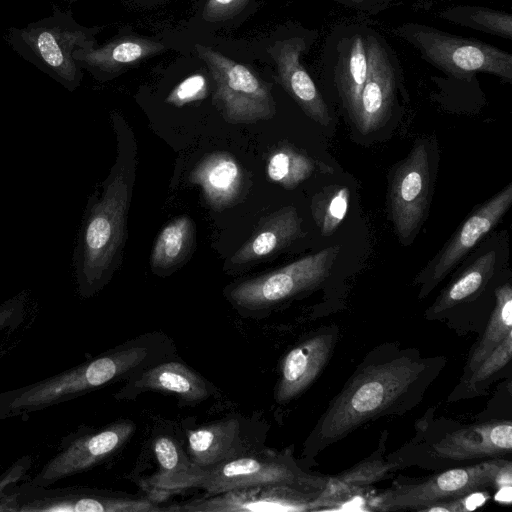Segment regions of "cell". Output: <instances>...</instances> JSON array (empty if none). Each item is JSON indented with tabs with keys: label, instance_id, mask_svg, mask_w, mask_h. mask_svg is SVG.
Segmentation results:
<instances>
[{
	"label": "cell",
	"instance_id": "obj_1",
	"mask_svg": "<svg viewBox=\"0 0 512 512\" xmlns=\"http://www.w3.org/2000/svg\"><path fill=\"white\" fill-rule=\"evenodd\" d=\"M445 362L444 357L424 358L417 351L387 345L374 349L320 417L305 453L314 456L369 421L411 409Z\"/></svg>",
	"mask_w": 512,
	"mask_h": 512
},
{
	"label": "cell",
	"instance_id": "obj_2",
	"mask_svg": "<svg viewBox=\"0 0 512 512\" xmlns=\"http://www.w3.org/2000/svg\"><path fill=\"white\" fill-rule=\"evenodd\" d=\"M117 157L110 174L87 202L73 254L78 291L91 297L111 280L119 267L127 239V215L136 167V143L131 128L113 116Z\"/></svg>",
	"mask_w": 512,
	"mask_h": 512
},
{
	"label": "cell",
	"instance_id": "obj_3",
	"mask_svg": "<svg viewBox=\"0 0 512 512\" xmlns=\"http://www.w3.org/2000/svg\"><path fill=\"white\" fill-rule=\"evenodd\" d=\"M176 357L173 340L161 331L147 332L98 357L15 393L10 411L43 408L118 381Z\"/></svg>",
	"mask_w": 512,
	"mask_h": 512
},
{
	"label": "cell",
	"instance_id": "obj_4",
	"mask_svg": "<svg viewBox=\"0 0 512 512\" xmlns=\"http://www.w3.org/2000/svg\"><path fill=\"white\" fill-rule=\"evenodd\" d=\"M97 28L77 23L71 10L53 7L52 14L24 27H11L6 42L21 58L72 92L82 80L75 50L95 43Z\"/></svg>",
	"mask_w": 512,
	"mask_h": 512
},
{
	"label": "cell",
	"instance_id": "obj_5",
	"mask_svg": "<svg viewBox=\"0 0 512 512\" xmlns=\"http://www.w3.org/2000/svg\"><path fill=\"white\" fill-rule=\"evenodd\" d=\"M393 34L454 80L470 81L477 73H486L504 83L512 82V55L499 47L417 22L401 23L393 28Z\"/></svg>",
	"mask_w": 512,
	"mask_h": 512
},
{
	"label": "cell",
	"instance_id": "obj_6",
	"mask_svg": "<svg viewBox=\"0 0 512 512\" xmlns=\"http://www.w3.org/2000/svg\"><path fill=\"white\" fill-rule=\"evenodd\" d=\"M340 247L329 246L271 272L232 284L225 296L245 317L260 318L287 300L320 286L329 276Z\"/></svg>",
	"mask_w": 512,
	"mask_h": 512
},
{
	"label": "cell",
	"instance_id": "obj_7",
	"mask_svg": "<svg viewBox=\"0 0 512 512\" xmlns=\"http://www.w3.org/2000/svg\"><path fill=\"white\" fill-rule=\"evenodd\" d=\"M198 57L206 64L215 84L214 103L225 121L251 124L276 114L271 84L250 67L236 62L206 45L195 44Z\"/></svg>",
	"mask_w": 512,
	"mask_h": 512
},
{
	"label": "cell",
	"instance_id": "obj_8",
	"mask_svg": "<svg viewBox=\"0 0 512 512\" xmlns=\"http://www.w3.org/2000/svg\"><path fill=\"white\" fill-rule=\"evenodd\" d=\"M327 477L305 472L288 452L262 447L202 470L197 488L209 494L261 485H286L319 493Z\"/></svg>",
	"mask_w": 512,
	"mask_h": 512
},
{
	"label": "cell",
	"instance_id": "obj_9",
	"mask_svg": "<svg viewBox=\"0 0 512 512\" xmlns=\"http://www.w3.org/2000/svg\"><path fill=\"white\" fill-rule=\"evenodd\" d=\"M506 462L493 459L450 469L421 482L399 485L380 493L371 505L380 511H426L441 502L495 487L496 478Z\"/></svg>",
	"mask_w": 512,
	"mask_h": 512
},
{
	"label": "cell",
	"instance_id": "obj_10",
	"mask_svg": "<svg viewBox=\"0 0 512 512\" xmlns=\"http://www.w3.org/2000/svg\"><path fill=\"white\" fill-rule=\"evenodd\" d=\"M368 25L365 22L335 25L326 38L322 55L324 77L353 123L368 74Z\"/></svg>",
	"mask_w": 512,
	"mask_h": 512
},
{
	"label": "cell",
	"instance_id": "obj_11",
	"mask_svg": "<svg viewBox=\"0 0 512 512\" xmlns=\"http://www.w3.org/2000/svg\"><path fill=\"white\" fill-rule=\"evenodd\" d=\"M368 74L361 91L354 124L367 134L381 128L390 118L397 95L403 90L401 62L387 39L368 25Z\"/></svg>",
	"mask_w": 512,
	"mask_h": 512
},
{
	"label": "cell",
	"instance_id": "obj_12",
	"mask_svg": "<svg viewBox=\"0 0 512 512\" xmlns=\"http://www.w3.org/2000/svg\"><path fill=\"white\" fill-rule=\"evenodd\" d=\"M186 451L202 470L264 447L266 425L244 416L227 417L188 429Z\"/></svg>",
	"mask_w": 512,
	"mask_h": 512
},
{
	"label": "cell",
	"instance_id": "obj_13",
	"mask_svg": "<svg viewBox=\"0 0 512 512\" xmlns=\"http://www.w3.org/2000/svg\"><path fill=\"white\" fill-rule=\"evenodd\" d=\"M430 186L428 149L424 143L418 144L397 166L389 186L392 222L404 244L412 241L426 217Z\"/></svg>",
	"mask_w": 512,
	"mask_h": 512
},
{
	"label": "cell",
	"instance_id": "obj_14",
	"mask_svg": "<svg viewBox=\"0 0 512 512\" xmlns=\"http://www.w3.org/2000/svg\"><path fill=\"white\" fill-rule=\"evenodd\" d=\"M512 204V184H508L478 207L456 230L443 249L416 278L425 297L468 254L505 215Z\"/></svg>",
	"mask_w": 512,
	"mask_h": 512
},
{
	"label": "cell",
	"instance_id": "obj_15",
	"mask_svg": "<svg viewBox=\"0 0 512 512\" xmlns=\"http://www.w3.org/2000/svg\"><path fill=\"white\" fill-rule=\"evenodd\" d=\"M319 493L286 485H261L232 489L162 507L166 512L309 511Z\"/></svg>",
	"mask_w": 512,
	"mask_h": 512
},
{
	"label": "cell",
	"instance_id": "obj_16",
	"mask_svg": "<svg viewBox=\"0 0 512 512\" xmlns=\"http://www.w3.org/2000/svg\"><path fill=\"white\" fill-rule=\"evenodd\" d=\"M135 428L132 420L121 419L79 436L44 466L33 484H51L95 466L121 449L134 434Z\"/></svg>",
	"mask_w": 512,
	"mask_h": 512
},
{
	"label": "cell",
	"instance_id": "obj_17",
	"mask_svg": "<svg viewBox=\"0 0 512 512\" xmlns=\"http://www.w3.org/2000/svg\"><path fill=\"white\" fill-rule=\"evenodd\" d=\"M316 35V32H309L277 40L267 52L275 63L276 79L282 88L309 118L328 126L332 121L329 107L301 62V56L308 51Z\"/></svg>",
	"mask_w": 512,
	"mask_h": 512
},
{
	"label": "cell",
	"instance_id": "obj_18",
	"mask_svg": "<svg viewBox=\"0 0 512 512\" xmlns=\"http://www.w3.org/2000/svg\"><path fill=\"white\" fill-rule=\"evenodd\" d=\"M145 392L176 395L181 401L196 404L206 400L213 386L191 367L174 358L156 363L124 381L117 400H134Z\"/></svg>",
	"mask_w": 512,
	"mask_h": 512
},
{
	"label": "cell",
	"instance_id": "obj_19",
	"mask_svg": "<svg viewBox=\"0 0 512 512\" xmlns=\"http://www.w3.org/2000/svg\"><path fill=\"white\" fill-rule=\"evenodd\" d=\"M336 336L320 333L305 339L283 358L274 398L280 404L299 396L317 378L328 362Z\"/></svg>",
	"mask_w": 512,
	"mask_h": 512
},
{
	"label": "cell",
	"instance_id": "obj_20",
	"mask_svg": "<svg viewBox=\"0 0 512 512\" xmlns=\"http://www.w3.org/2000/svg\"><path fill=\"white\" fill-rule=\"evenodd\" d=\"M157 470L145 480L152 500L159 503L170 495L197 488L202 469L195 465L181 443L170 435H159L152 442Z\"/></svg>",
	"mask_w": 512,
	"mask_h": 512
},
{
	"label": "cell",
	"instance_id": "obj_21",
	"mask_svg": "<svg viewBox=\"0 0 512 512\" xmlns=\"http://www.w3.org/2000/svg\"><path fill=\"white\" fill-rule=\"evenodd\" d=\"M165 50L163 44L150 38L122 35L97 46L96 42L74 51L75 61L97 78L115 75Z\"/></svg>",
	"mask_w": 512,
	"mask_h": 512
},
{
	"label": "cell",
	"instance_id": "obj_22",
	"mask_svg": "<svg viewBox=\"0 0 512 512\" xmlns=\"http://www.w3.org/2000/svg\"><path fill=\"white\" fill-rule=\"evenodd\" d=\"M24 511L73 512H161L162 507L149 496L100 490H80L43 495L23 505Z\"/></svg>",
	"mask_w": 512,
	"mask_h": 512
},
{
	"label": "cell",
	"instance_id": "obj_23",
	"mask_svg": "<svg viewBox=\"0 0 512 512\" xmlns=\"http://www.w3.org/2000/svg\"><path fill=\"white\" fill-rule=\"evenodd\" d=\"M433 447L440 457L458 461L501 456L512 450V423L503 420L471 425L447 434Z\"/></svg>",
	"mask_w": 512,
	"mask_h": 512
},
{
	"label": "cell",
	"instance_id": "obj_24",
	"mask_svg": "<svg viewBox=\"0 0 512 512\" xmlns=\"http://www.w3.org/2000/svg\"><path fill=\"white\" fill-rule=\"evenodd\" d=\"M188 180L201 187L205 201L215 211L234 205L244 184L239 163L233 155L223 151L201 158L192 169Z\"/></svg>",
	"mask_w": 512,
	"mask_h": 512
},
{
	"label": "cell",
	"instance_id": "obj_25",
	"mask_svg": "<svg viewBox=\"0 0 512 512\" xmlns=\"http://www.w3.org/2000/svg\"><path fill=\"white\" fill-rule=\"evenodd\" d=\"M302 219L293 206L283 207L262 219L253 235L229 258L228 267L254 263L282 250L302 237Z\"/></svg>",
	"mask_w": 512,
	"mask_h": 512
},
{
	"label": "cell",
	"instance_id": "obj_26",
	"mask_svg": "<svg viewBox=\"0 0 512 512\" xmlns=\"http://www.w3.org/2000/svg\"><path fill=\"white\" fill-rule=\"evenodd\" d=\"M382 440L380 449L352 468L328 477L325 487L312 501L309 511L334 508L362 494L372 484L385 478L396 469L397 464L388 462L381 455L385 448Z\"/></svg>",
	"mask_w": 512,
	"mask_h": 512
},
{
	"label": "cell",
	"instance_id": "obj_27",
	"mask_svg": "<svg viewBox=\"0 0 512 512\" xmlns=\"http://www.w3.org/2000/svg\"><path fill=\"white\" fill-rule=\"evenodd\" d=\"M195 228L188 216L170 221L159 233L154 243L150 264L157 274H165L181 265L191 252Z\"/></svg>",
	"mask_w": 512,
	"mask_h": 512
},
{
	"label": "cell",
	"instance_id": "obj_28",
	"mask_svg": "<svg viewBox=\"0 0 512 512\" xmlns=\"http://www.w3.org/2000/svg\"><path fill=\"white\" fill-rule=\"evenodd\" d=\"M495 263V251H489L479 256L442 291L428 310V314L435 315L445 312L477 294L492 277Z\"/></svg>",
	"mask_w": 512,
	"mask_h": 512
},
{
	"label": "cell",
	"instance_id": "obj_29",
	"mask_svg": "<svg viewBox=\"0 0 512 512\" xmlns=\"http://www.w3.org/2000/svg\"><path fill=\"white\" fill-rule=\"evenodd\" d=\"M442 20L512 40V15L508 12L476 5H452L435 12Z\"/></svg>",
	"mask_w": 512,
	"mask_h": 512
},
{
	"label": "cell",
	"instance_id": "obj_30",
	"mask_svg": "<svg viewBox=\"0 0 512 512\" xmlns=\"http://www.w3.org/2000/svg\"><path fill=\"white\" fill-rule=\"evenodd\" d=\"M496 303L479 343L471 352L467 370L472 372L512 332V288L509 283L495 290Z\"/></svg>",
	"mask_w": 512,
	"mask_h": 512
},
{
	"label": "cell",
	"instance_id": "obj_31",
	"mask_svg": "<svg viewBox=\"0 0 512 512\" xmlns=\"http://www.w3.org/2000/svg\"><path fill=\"white\" fill-rule=\"evenodd\" d=\"M320 164L290 145L273 151L267 162L269 179L285 189H293L309 178Z\"/></svg>",
	"mask_w": 512,
	"mask_h": 512
},
{
	"label": "cell",
	"instance_id": "obj_32",
	"mask_svg": "<svg viewBox=\"0 0 512 512\" xmlns=\"http://www.w3.org/2000/svg\"><path fill=\"white\" fill-rule=\"evenodd\" d=\"M350 191L346 186L333 185L316 194L311 202L314 220L323 236L331 235L346 216Z\"/></svg>",
	"mask_w": 512,
	"mask_h": 512
},
{
	"label": "cell",
	"instance_id": "obj_33",
	"mask_svg": "<svg viewBox=\"0 0 512 512\" xmlns=\"http://www.w3.org/2000/svg\"><path fill=\"white\" fill-rule=\"evenodd\" d=\"M512 357V332L471 372L469 387L475 386L504 368Z\"/></svg>",
	"mask_w": 512,
	"mask_h": 512
},
{
	"label": "cell",
	"instance_id": "obj_34",
	"mask_svg": "<svg viewBox=\"0 0 512 512\" xmlns=\"http://www.w3.org/2000/svg\"><path fill=\"white\" fill-rule=\"evenodd\" d=\"M207 96V81L202 74H193L175 86L168 94L165 102L182 107L191 102L199 101Z\"/></svg>",
	"mask_w": 512,
	"mask_h": 512
},
{
	"label": "cell",
	"instance_id": "obj_35",
	"mask_svg": "<svg viewBox=\"0 0 512 512\" xmlns=\"http://www.w3.org/2000/svg\"><path fill=\"white\" fill-rule=\"evenodd\" d=\"M249 0H207L202 17L207 22H219L237 15Z\"/></svg>",
	"mask_w": 512,
	"mask_h": 512
},
{
	"label": "cell",
	"instance_id": "obj_36",
	"mask_svg": "<svg viewBox=\"0 0 512 512\" xmlns=\"http://www.w3.org/2000/svg\"><path fill=\"white\" fill-rule=\"evenodd\" d=\"M489 497V493L481 490L476 491L465 496L441 502L426 511H467L475 509L476 507L482 505L485 500Z\"/></svg>",
	"mask_w": 512,
	"mask_h": 512
},
{
	"label": "cell",
	"instance_id": "obj_37",
	"mask_svg": "<svg viewBox=\"0 0 512 512\" xmlns=\"http://www.w3.org/2000/svg\"><path fill=\"white\" fill-rule=\"evenodd\" d=\"M334 3L367 15H377L402 0H332Z\"/></svg>",
	"mask_w": 512,
	"mask_h": 512
},
{
	"label": "cell",
	"instance_id": "obj_38",
	"mask_svg": "<svg viewBox=\"0 0 512 512\" xmlns=\"http://www.w3.org/2000/svg\"><path fill=\"white\" fill-rule=\"evenodd\" d=\"M22 300L15 298L0 307V328L8 324L21 311Z\"/></svg>",
	"mask_w": 512,
	"mask_h": 512
},
{
	"label": "cell",
	"instance_id": "obj_39",
	"mask_svg": "<svg viewBox=\"0 0 512 512\" xmlns=\"http://www.w3.org/2000/svg\"><path fill=\"white\" fill-rule=\"evenodd\" d=\"M24 469V466H15V468H13L9 474L0 481V491L5 488L9 483H11L12 481H15L16 478H18L20 476V474L22 473Z\"/></svg>",
	"mask_w": 512,
	"mask_h": 512
},
{
	"label": "cell",
	"instance_id": "obj_40",
	"mask_svg": "<svg viewBox=\"0 0 512 512\" xmlns=\"http://www.w3.org/2000/svg\"><path fill=\"white\" fill-rule=\"evenodd\" d=\"M450 1H455V0H418L413 6L417 10H419V9L429 10L438 4L450 2Z\"/></svg>",
	"mask_w": 512,
	"mask_h": 512
},
{
	"label": "cell",
	"instance_id": "obj_41",
	"mask_svg": "<svg viewBox=\"0 0 512 512\" xmlns=\"http://www.w3.org/2000/svg\"><path fill=\"white\" fill-rule=\"evenodd\" d=\"M66 2H73V1H76V0H64Z\"/></svg>",
	"mask_w": 512,
	"mask_h": 512
}]
</instances>
